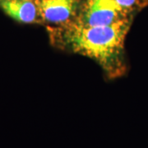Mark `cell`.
Segmentation results:
<instances>
[{
  "mask_svg": "<svg viewBox=\"0 0 148 148\" xmlns=\"http://www.w3.org/2000/svg\"><path fill=\"white\" fill-rule=\"evenodd\" d=\"M132 19L103 27H84L72 21L59 27H47L54 46L95 60L110 78L127 71L124 42Z\"/></svg>",
  "mask_w": 148,
  "mask_h": 148,
  "instance_id": "6da1fadb",
  "label": "cell"
},
{
  "mask_svg": "<svg viewBox=\"0 0 148 148\" xmlns=\"http://www.w3.org/2000/svg\"><path fill=\"white\" fill-rule=\"evenodd\" d=\"M133 16L114 0H82L74 21L84 27H103L133 19Z\"/></svg>",
  "mask_w": 148,
  "mask_h": 148,
  "instance_id": "7a4b0ae2",
  "label": "cell"
},
{
  "mask_svg": "<svg viewBox=\"0 0 148 148\" xmlns=\"http://www.w3.org/2000/svg\"><path fill=\"white\" fill-rule=\"evenodd\" d=\"M82 0H38L43 22L59 27L76 20Z\"/></svg>",
  "mask_w": 148,
  "mask_h": 148,
  "instance_id": "3957f363",
  "label": "cell"
},
{
  "mask_svg": "<svg viewBox=\"0 0 148 148\" xmlns=\"http://www.w3.org/2000/svg\"><path fill=\"white\" fill-rule=\"evenodd\" d=\"M0 8L18 22L26 24L44 23L38 0H1Z\"/></svg>",
  "mask_w": 148,
  "mask_h": 148,
  "instance_id": "277c9868",
  "label": "cell"
},
{
  "mask_svg": "<svg viewBox=\"0 0 148 148\" xmlns=\"http://www.w3.org/2000/svg\"><path fill=\"white\" fill-rule=\"evenodd\" d=\"M129 14L135 15L148 5V0H114Z\"/></svg>",
  "mask_w": 148,
  "mask_h": 148,
  "instance_id": "5b68a950",
  "label": "cell"
},
{
  "mask_svg": "<svg viewBox=\"0 0 148 148\" xmlns=\"http://www.w3.org/2000/svg\"><path fill=\"white\" fill-rule=\"evenodd\" d=\"M0 1H1V0H0Z\"/></svg>",
  "mask_w": 148,
  "mask_h": 148,
  "instance_id": "8992f818",
  "label": "cell"
}]
</instances>
